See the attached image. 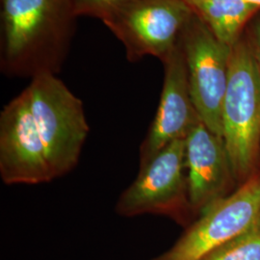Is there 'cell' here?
I'll use <instances>...</instances> for the list:
<instances>
[{"mask_svg": "<svg viewBox=\"0 0 260 260\" xmlns=\"http://www.w3.org/2000/svg\"><path fill=\"white\" fill-rule=\"evenodd\" d=\"M77 16L73 0H1L0 70L8 77L57 75Z\"/></svg>", "mask_w": 260, "mask_h": 260, "instance_id": "1", "label": "cell"}, {"mask_svg": "<svg viewBox=\"0 0 260 260\" xmlns=\"http://www.w3.org/2000/svg\"><path fill=\"white\" fill-rule=\"evenodd\" d=\"M222 128L233 175L242 184L256 172L260 155V76L245 34L232 50Z\"/></svg>", "mask_w": 260, "mask_h": 260, "instance_id": "2", "label": "cell"}, {"mask_svg": "<svg viewBox=\"0 0 260 260\" xmlns=\"http://www.w3.org/2000/svg\"><path fill=\"white\" fill-rule=\"evenodd\" d=\"M31 109L54 179L74 171L90 133L83 103L55 75H41L26 87Z\"/></svg>", "mask_w": 260, "mask_h": 260, "instance_id": "3", "label": "cell"}, {"mask_svg": "<svg viewBox=\"0 0 260 260\" xmlns=\"http://www.w3.org/2000/svg\"><path fill=\"white\" fill-rule=\"evenodd\" d=\"M115 210L131 218L145 214L166 216L186 224L194 211L189 203L185 139L172 142L144 165L121 193Z\"/></svg>", "mask_w": 260, "mask_h": 260, "instance_id": "4", "label": "cell"}, {"mask_svg": "<svg viewBox=\"0 0 260 260\" xmlns=\"http://www.w3.org/2000/svg\"><path fill=\"white\" fill-rule=\"evenodd\" d=\"M193 12L183 0H133L102 20L123 45L129 62L163 61L176 47Z\"/></svg>", "mask_w": 260, "mask_h": 260, "instance_id": "5", "label": "cell"}, {"mask_svg": "<svg viewBox=\"0 0 260 260\" xmlns=\"http://www.w3.org/2000/svg\"><path fill=\"white\" fill-rule=\"evenodd\" d=\"M259 217L260 174L255 172L236 191L203 211L173 247L150 260L204 259Z\"/></svg>", "mask_w": 260, "mask_h": 260, "instance_id": "6", "label": "cell"}, {"mask_svg": "<svg viewBox=\"0 0 260 260\" xmlns=\"http://www.w3.org/2000/svg\"><path fill=\"white\" fill-rule=\"evenodd\" d=\"M180 42L196 109L205 125L223 137L222 107L233 47L219 41L194 14L182 31Z\"/></svg>", "mask_w": 260, "mask_h": 260, "instance_id": "7", "label": "cell"}, {"mask_svg": "<svg viewBox=\"0 0 260 260\" xmlns=\"http://www.w3.org/2000/svg\"><path fill=\"white\" fill-rule=\"evenodd\" d=\"M0 177L7 185H37L54 179L26 88L0 113Z\"/></svg>", "mask_w": 260, "mask_h": 260, "instance_id": "8", "label": "cell"}, {"mask_svg": "<svg viewBox=\"0 0 260 260\" xmlns=\"http://www.w3.org/2000/svg\"><path fill=\"white\" fill-rule=\"evenodd\" d=\"M162 63L163 88L155 117L140 147V166L172 142L185 139L190 130L202 121L192 99L180 38Z\"/></svg>", "mask_w": 260, "mask_h": 260, "instance_id": "9", "label": "cell"}, {"mask_svg": "<svg viewBox=\"0 0 260 260\" xmlns=\"http://www.w3.org/2000/svg\"><path fill=\"white\" fill-rule=\"evenodd\" d=\"M185 166L189 203L194 213L230 195L236 181L223 137L203 121L185 138Z\"/></svg>", "mask_w": 260, "mask_h": 260, "instance_id": "10", "label": "cell"}, {"mask_svg": "<svg viewBox=\"0 0 260 260\" xmlns=\"http://www.w3.org/2000/svg\"><path fill=\"white\" fill-rule=\"evenodd\" d=\"M216 38L233 47L259 7L248 0H183Z\"/></svg>", "mask_w": 260, "mask_h": 260, "instance_id": "11", "label": "cell"}, {"mask_svg": "<svg viewBox=\"0 0 260 260\" xmlns=\"http://www.w3.org/2000/svg\"><path fill=\"white\" fill-rule=\"evenodd\" d=\"M202 260H260V217L247 231Z\"/></svg>", "mask_w": 260, "mask_h": 260, "instance_id": "12", "label": "cell"}, {"mask_svg": "<svg viewBox=\"0 0 260 260\" xmlns=\"http://www.w3.org/2000/svg\"><path fill=\"white\" fill-rule=\"evenodd\" d=\"M133 0H73L77 17L103 19L113 10Z\"/></svg>", "mask_w": 260, "mask_h": 260, "instance_id": "13", "label": "cell"}, {"mask_svg": "<svg viewBox=\"0 0 260 260\" xmlns=\"http://www.w3.org/2000/svg\"><path fill=\"white\" fill-rule=\"evenodd\" d=\"M245 37L248 41L254 63L260 76V12L249 22L245 29Z\"/></svg>", "mask_w": 260, "mask_h": 260, "instance_id": "14", "label": "cell"}, {"mask_svg": "<svg viewBox=\"0 0 260 260\" xmlns=\"http://www.w3.org/2000/svg\"><path fill=\"white\" fill-rule=\"evenodd\" d=\"M248 1L251 2L252 4H254V5H256L257 7L260 8V0H248Z\"/></svg>", "mask_w": 260, "mask_h": 260, "instance_id": "15", "label": "cell"}]
</instances>
